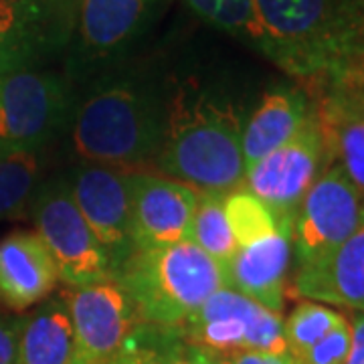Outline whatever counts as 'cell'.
<instances>
[{
	"label": "cell",
	"instance_id": "6da1fadb",
	"mask_svg": "<svg viewBox=\"0 0 364 364\" xmlns=\"http://www.w3.org/2000/svg\"><path fill=\"white\" fill-rule=\"evenodd\" d=\"M263 53L318 95L364 81V0H255Z\"/></svg>",
	"mask_w": 364,
	"mask_h": 364
},
{
	"label": "cell",
	"instance_id": "7a4b0ae2",
	"mask_svg": "<svg viewBox=\"0 0 364 364\" xmlns=\"http://www.w3.org/2000/svg\"><path fill=\"white\" fill-rule=\"evenodd\" d=\"M241 124L207 97H178L164 112L154 166L198 195L225 196L243 186Z\"/></svg>",
	"mask_w": 364,
	"mask_h": 364
},
{
	"label": "cell",
	"instance_id": "3957f363",
	"mask_svg": "<svg viewBox=\"0 0 364 364\" xmlns=\"http://www.w3.org/2000/svg\"><path fill=\"white\" fill-rule=\"evenodd\" d=\"M144 324L176 332L215 291L227 286L225 265L191 239L134 249L114 273Z\"/></svg>",
	"mask_w": 364,
	"mask_h": 364
},
{
	"label": "cell",
	"instance_id": "277c9868",
	"mask_svg": "<svg viewBox=\"0 0 364 364\" xmlns=\"http://www.w3.org/2000/svg\"><path fill=\"white\" fill-rule=\"evenodd\" d=\"M164 112L154 95L134 83L93 91L71 117V148L83 164L138 170L154 164Z\"/></svg>",
	"mask_w": 364,
	"mask_h": 364
},
{
	"label": "cell",
	"instance_id": "5b68a950",
	"mask_svg": "<svg viewBox=\"0 0 364 364\" xmlns=\"http://www.w3.org/2000/svg\"><path fill=\"white\" fill-rule=\"evenodd\" d=\"M73 322V364H136L144 322L122 284L109 277L65 296Z\"/></svg>",
	"mask_w": 364,
	"mask_h": 364
},
{
	"label": "cell",
	"instance_id": "8992f818",
	"mask_svg": "<svg viewBox=\"0 0 364 364\" xmlns=\"http://www.w3.org/2000/svg\"><path fill=\"white\" fill-rule=\"evenodd\" d=\"M330 164V148L312 109L308 122L284 146L245 170L243 188L272 210L279 229L291 233L301 198Z\"/></svg>",
	"mask_w": 364,
	"mask_h": 364
},
{
	"label": "cell",
	"instance_id": "52a82bcc",
	"mask_svg": "<svg viewBox=\"0 0 364 364\" xmlns=\"http://www.w3.org/2000/svg\"><path fill=\"white\" fill-rule=\"evenodd\" d=\"M67 119L65 79L28 65L0 75V152H39Z\"/></svg>",
	"mask_w": 364,
	"mask_h": 364
},
{
	"label": "cell",
	"instance_id": "ba28073f",
	"mask_svg": "<svg viewBox=\"0 0 364 364\" xmlns=\"http://www.w3.org/2000/svg\"><path fill=\"white\" fill-rule=\"evenodd\" d=\"M35 233L51 255L61 282L79 287L114 277V265L81 217L67 181L41 188L33 205Z\"/></svg>",
	"mask_w": 364,
	"mask_h": 364
},
{
	"label": "cell",
	"instance_id": "9c48e42d",
	"mask_svg": "<svg viewBox=\"0 0 364 364\" xmlns=\"http://www.w3.org/2000/svg\"><path fill=\"white\" fill-rule=\"evenodd\" d=\"M191 346L207 350H265L287 354L284 318L225 286L176 330Z\"/></svg>",
	"mask_w": 364,
	"mask_h": 364
},
{
	"label": "cell",
	"instance_id": "30bf717a",
	"mask_svg": "<svg viewBox=\"0 0 364 364\" xmlns=\"http://www.w3.org/2000/svg\"><path fill=\"white\" fill-rule=\"evenodd\" d=\"M364 221V195L336 162L301 198L291 223L296 267L314 263L350 237Z\"/></svg>",
	"mask_w": 364,
	"mask_h": 364
},
{
	"label": "cell",
	"instance_id": "8fae6325",
	"mask_svg": "<svg viewBox=\"0 0 364 364\" xmlns=\"http://www.w3.org/2000/svg\"><path fill=\"white\" fill-rule=\"evenodd\" d=\"M130 172L104 164H81L67 181L81 217L109 255L114 273L134 251Z\"/></svg>",
	"mask_w": 364,
	"mask_h": 364
},
{
	"label": "cell",
	"instance_id": "7c38bea8",
	"mask_svg": "<svg viewBox=\"0 0 364 364\" xmlns=\"http://www.w3.org/2000/svg\"><path fill=\"white\" fill-rule=\"evenodd\" d=\"M134 249L186 241L198 193L188 184L146 170L130 172Z\"/></svg>",
	"mask_w": 364,
	"mask_h": 364
},
{
	"label": "cell",
	"instance_id": "4fadbf2b",
	"mask_svg": "<svg viewBox=\"0 0 364 364\" xmlns=\"http://www.w3.org/2000/svg\"><path fill=\"white\" fill-rule=\"evenodd\" d=\"M291 289L301 299L364 312V221L324 257L296 267Z\"/></svg>",
	"mask_w": 364,
	"mask_h": 364
},
{
	"label": "cell",
	"instance_id": "5bb4252c",
	"mask_svg": "<svg viewBox=\"0 0 364 364\" xmlns=\"http://www.w3.org/2000/svg\"><path fill=\"white\" fill-rule=\"evenodd\" d=\"M291 255V233L284 229L247 245H239L233 257L225 263L227 286L282 314Z\"/></svg>",
	"mask_w": 364,
	"mask_h": 364
},
{
	"label": "cell",
	"instance_id": "9a60e30c",
	"mask_svg": "<svg viewBox=\"0 0 364 364\" xmlns=\"http://www.w3.org/2000/svg\"><path fill=\"white\" fill-rule=\"evenodd\" d=\"M59 282L51 255L35 231H14L0 241V304L11 310L37 306Z\"/></svg>",
	"mask_w": 364,
	"mask_h": 364
},
{
	"label": "cell",
	"instance_id": "2e32d148",
	"mask_svg": "<svg viewBox=\"0 0 364 364\" xmlns=\"http://www.w3.org/2000/svg\"><path fill=\"white\" fill-rule=\"evenodd\" d=\"M314 114L324 132L332 162L364 195V81L320 93Z\"/></svg>",
	"mask_w": 364,
	"mask_h": 364
},
{
	"label": "cell",
	"instance_id": "e0dca14e",
	"mask_svg": "<svg viewBox=\"0 0 364 364\" xmlns=\"http://www.w3.org/2000/svg\"><path fill=\"white\" fill-rule=\"evenodd\" d=\"M158 0H79L77 39L85 57L116 55L142 33Z\"/></svg>",
	"mask_w": 364,
	"mask_h": 364
},
{
	"label": "cell",
	"instance_id": "ac0fdd59",
	"mask_svg": "<svg viewBox=\"0 0 364 364\" xmlns=\"http://www.w3.org/2000/svg\"><path fill=\"white\" fill-rule=\"evenodd\" d=\"M312 109V102L304 91L294 87L267 91L241 130L245 168L284 146L308 122Z\"/></svg>",
	"mask_w": 364,
	"mask_h": 364
},
{
	"label": "cell",
	"instance_id": "d6986e66",
	"mask_svg": "<svg viewBox=\"0 0 364 364\" xmlns=\"http://www.w3.org/2000/svg\"><path fill=\"white\" fill-rule=\"evenodd\" d=\"M73 322L65 298L49 299L18 326L16 364H73Z\"/></svg>",
	"mask_w": 364,
	"mask_h": 364
},
{
	"label": "cell",
	"instance_id": "ffe728a7",
	"mask_svg": "<svg viewBox=\"0 0 364 364\" xmlns=\"http://www.w3.org/2000/svg\"><path fill=\"white\" fill-rule=\"evenodd\" d=\"M41 21L37 0H0V75L28 63L41 41Z\"/></svg>",
	"mask_w": 364,
	"mask_h": 364
},
{
	"label": "cell",
	"instance_id": "44dd1931",
	"mask_svg": "<svg viewBox=\"0 0 364 364\" xmlns=\"http://www.w3.org/2000/svg\"><path fill=\"white\" fill-rule=\"evenodd\" d=\"M184 2L213 26L227 31L263 51L267 35L255 0H184Z\"/></svg>",
	"mask_w": 364,
	"mask_h": 364
},
{
	"label": "cell",
	"instance_id": "7402d4cb",
	"mask_svg": "<svg viewBox=\"0 0 364 364\" xmlns=\"http://www.w3.org/2000/svg\"><path fill=\"white\" fill-rule=\"evenodd\" d=\"M188 239L223 265L233 257L239 245L227 221L223 196L198 195Z\"/></svg>",
	"mask_w": 364,
	"mask_h": 364
},
{
	"label": "cell",
	"instance_id": "603a6c76",
	"mask_svg": "<svg viewBox=\"0 0 364 364\" xmlns=\"http://www.w3.org/2000/svg\"><path fill=\"white\" fill-rule=\"evenodd\" d=\"M39 176L37 152H0V221L26 207Z\"/></svg>",
	"mask_w": 364,
	"mask_h": 364
},
{
	"label": "cell",
	"instance_id": "cb8c5ba5",
	"mask_svg": "<svg viewBox=\"0 0 364 364\" xmlns=\"http://www.w3.org/2000/svg\"><path fill=\"white\" fill-rule=\"evenodd\" d=\"M348 318L338 310L312 301V299H304L291 310V314L284 320V338H286L287 354L291 358L299 356L301 352H306L310 346H314L318 340H322L326 334H330L332 330H336Z\"/></svg>",
	"mask_w": 364,
	"mask_h": 364
},
{
	"label": "cell",
	"instance_id": "d4e9b609",
	"mask_svg": "<svg viewBox=\"0 0 364 364\" xmlns=\"http://www.w3.org/2000/svg\"><path fill=\"white\" fill-rule=\"evenodd\" d=\"M223 207L237 245H247L279 229L272 210L243 186L223 196Z\"/></svg>",
	"mask_w": 364,
	"mask_h": 364
},
{
	"label": "cell",
	"instance_id": "484cf974",
	"mask_svg": "<svg viewBox=\"0 0 364 364\" xmlns=\"http://www.w3.org/2000/svg\"><path fill=\"white\" fill-rule=\"evenodd\" d=\"M350 320L326 334L324 338L318 340L314 346L294 358L296 364H346L348 352H350Z\"/></svg>",
	"mask_w": 364,
	"mask_h": 364
},
{
	"label": "cell",
	"instance_id": "4316f807",
	"mask_svg": "<svg viewBox=\"0 0 364 364\" xmlns=\"http://www.w3.org/2000/svg\"><path fill=\"white\" fill-rule=\"evenodd\" d=\"M188 356L200 364H296L289 354L265 350H207L191 346Z\"/></svg>",
	"mask_w": 364,
	"mask_h": 364
},
{
	"label": "cell",
	"instance_id": "83f0119b",
	"mask_svg": "<svg viewBox=\"0 0 364 364\" xmlns=\"http://www.w3.org/2000/svg\"><path fill=\"white\" fill-rule=\"evenodd\" d=\"M350 332V352L346 364H364V312L352 314Z\"/></svg>",
	"mask_w": 364,
	"mask_h": 364
},
{
	"label": "cell",
	"instance_id": "f1b7e54d",
	"mask_svg": "<svg viewBox=\"0 0 364 364\" xmlns=\"http://www.w3.org/2000/svg\"><path fill=\"white\" fill-rule=\"evenodd\" d=\"M18 358V328L0 320V364H16Z\"/></svg>",
	"mask_w": 364,
	"mask_h": 364
},
{
	"label": "cell",
	"instance_id": "f546056e",
	"mask_svg": "<svg viewBox=\"0 0 364 364\" xmlns=\"http://www.w3.org/2000/svg\"><path fill=\"white\" fill-rule=\"evenodd\" d=\"M136 364H200L188 354H150L144 352V356Z\"/></svg>",
	"mask_w": 364,
	"mask_h": 364
}]
</instances>
